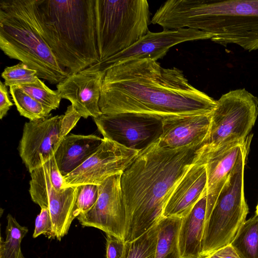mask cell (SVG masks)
Segmentation results:
<instances>
[{
  "label": "cell",
  "mask_w": 258,
  "mask_h": 258,
  "mask_svg": "<svg viewBox=\"0 0 258 258\" xmlns=\"http://www.w3.org/2000/svg\"><path fill=\"white\" fill-rule=\"evenodd\" d=\"M216 101L192 86L183 72L150 59L130 60L105 72L100 109L103 114H141L161 119L211 113Z\"/></svg>",
  "instance_id": "obj_1"
},
{
  "label": "cell",
  "mask_w": 258,
  "mask_h": 258,
  "mask_svg": "<svg viewBox=\"0 0 258 258\" xmlns=\"http://www.w3.org/2000/svg\"><path fill=\"white\" fill-rule=\"evenodd\" d=\"M202 144L171 149L157 140L141 150L122 173L125 206V242L132 241L157 225L174 189L199 157Z\"/></svg>",
  "instance_id": "obj_2"
},
{
  "label": "cell",
  "mask_w": 258,
  "mask_h": 258,
  "mask_svg": "<svg viewBox=\"0 0 258 258\" xmlns=\"http://www.w3.org/2000/svg\"><path fill=\"white\" fill-rule=\"evenodd\" d=\"M153 21L164 30L194 29L224 46L258 49V0H168Z\"/></svg>",
  "instance_id": "obj_3"
},
{
  "label": "cell",
  "mask_w": 258,
  "mask_h": 258,
  "mask_svg": "<svg viewBox=\"0 0 258 258\" xmlns=\"http://www.w3.org/2000/svg\"><path fill=\"white\" fill-rule=\"evenodd\" d=\"M94 5L95 0H36L43 38L70 74L100 62Z\"/></svg>",
  "instance_id": "obj_4"
},
{
  "label": "cell",
  "mask_w": 258,
  "mask_h": 258,
  "mask_svg": "<svg viewBox=\"0 0 258 258\" xmlns=\"http://www.w3.org/2000/svg\"><path fill=\"white\" fill-rule=\"evenodd\" d=\"M36 5V0L0 1V48L36 70L39 78L57 85L70 74L43 38Z\"/></svg>",
  "instance_id": "obj_5"
},
{
  "label": "cell",
  "mask_w": 258,
  "mask_h": 258,
  "mask_svg": "<svg viewBox=\"0 0 258 258\" xmlns=\"http://www.w3.org/2000/svg\"><path fill=\"white\" fill-rule=\"evenodd\" d=\"M94 10L100 61L127 48L149 31L146 0H95Z\"/></svg>",
  "instance_id": "obj_6"
},
{
  "label": "cell",
  "mask_w": 258,
  "mask_h": 258,
  "mask_svg": "<svg viewBox=\"0 0 258 258\" xmlns=\"http://www.w3.org/2000/svg\"><path fill=\"white\" fill-rule=\"evenodd\" d=\"M245 164L233 167L212 208L206 212L202 257L230 245L246 221L248 207L244 194Z\"/></svg>",
  "instance_id": "obj_7"
},
{
  "label": "cell",
  "mask_w": 258,
  "mask_h": 258,
  "mask_svg": "<svg viewBox=\"0 0 258 258\" xmlns=\"http://www.w3.org/2000/svg\"><path fill=\"white\" fill-rule=\"evenodd\" d=\"M258 115V99L245 89L230 91L216 101L208 135L199 157L218 149L244 143Z\"/></svg>",
  "instance_id": "obj_8"
},
{
  "label": "cell",
  "mask_w": 258,
  "mask_h": 258,
  "mask_svg": "<svg viewBox=\"0 0 258 258\" xmlns=\"http://www.w3.org/2000/svg\"><path fill=\"white\" fill-rule=\"evenodd\" d=\"M81 117L71 105L63 115L29 120L25 123L19 152L29 172L54 156L62 141Z\"/></svg>",
  "instance_id": "obj_9"
},
{
  "label": "cell",
  "mask_w": 258,
  "mask_h": 258,
  "mask_svg": "<svg viewBox=\"0 0 258 258\" xmlns=\"http://www.w3.org/2000/svg\"><path fill=\"white\" fill-rule=\"evenodd\" d=\"M103 138L127 148L141 151L162 132V119L141 114H102L93 118Z\"/></svg>",
  "instance_id": "obj_10"
},
{
  "label": "cell",
  "mask_w": 258,
  "mask_h": 258,
  "mask_svg": "<svg viewBox=\"0 0 258 258\" xmlns=\"http://www.w3.org/2000/svg\"><path fill=\"white\" fill-rule=\"evenodd\" d=\"M140 151L104 139L95 153L63 177L64 187L87 184L99 185L112 175L122 174Z\"/></svg>",
  "instance_id": "obj_11"
},
{
  "label": "cell",
  "mask_w": 258,
  "mask_h": 258,
  "mask_svg": "<svg viewBox=\"0 0 258 258\" xmlns=\"http://www.w3.org/2000/svg\"><path fill=\"white\" fill-rule=\"evenodd\" d=\"M121 174L112 175L98 185L95 205L77 218L83 227L99 229L125 241L127 218L120 184Z\"/></svg>",
  "instance_id": "obj_12"
},
{
  "label": "cell",
  "mask_w": 258,
  "mask_h": 258,
  "mask_svg": "<svg viewBox=\"0 0 258 258\" xmlns=\"http://www.w3.org/2000/svg\"><path fill=\"white\" fill-rule=\"evenodd\" d=\"M205 39H209L206 33L191 29L163 30L159 32L149 31L127 48L94 66L105 72L115 66L130 60L150 59L157 61L163 57L174 45L186 41Z\"/></svg>",
  "instance_id": "obj_13"
},
{
  "label": "cell",
  "mask_w": 258,
  "mask_h": 258,
  "mask_svg": "<svg viewBox=\"0 0 258 258\" xmlns=\"http://www.w3.org/2000/svg\"><path fill=\"white\" fill-rule=\"evenodd\" d=\"M105 72L93 65L70 74L56 85L62 99L69 100L83 118H97L102 114L99 106Z\"/></svg>",
  "instance_id": "obj_14"
},
{
  "label": "cell",
  "mask_w": 258,
  "mask_h": 258,
  "mask_svg": "<svg viewBox=\"0 0 258 258\" xmlns=\"http://www.w3.org/2000/svg\"><path fill=\"white\" fill-rule=\"evenodd\" d=\"M211 113L191 114L162 120V132L157 139L161 147L180 148L192 144H202L207 138Z\"/></svg>",
  "instance_id": "obj_15"
},
{
  "label": "cell",
  "mask_w": 258,
  "mask_h": 258,
  "mask_svg": "<svg viewBox=\"0 0 258 258\" xmlns=\"http://www.w3.org/2000/svg\"><path fill=\"white\" fill-rule=\"evenodd\" d=\"M207 183L206 165L198 159L171 194L164 208L163 217H185L207 194Z\"/></svg>",
  "instance_id": "obj_16"
},
{
  "label": "cell",
  "mask_w": 258,
  "mask_h": 258,
  "mask_svg": "<svg viewBox=\"0 0 258 258\" xmlns=\"http://www.w3.org/2000/svg\"><path fill=\"white\" fill-rule=\"evenodd\" d=\"M250 140L248 139L244 143L221 148L199 157L205 164L207 170L206 212L214 206L240 154Z\"/></svg>",
  "instance_id": "obj_17"
},
{
  "label": "cell",
  "mask_w": 258,
  "mask_h": 258,
  "mask_svg": "<svg viewBox=\"0 0 258 258\" xmlns=\"http://www.w3.org/2000/svg\"><path fill=\"white\" fill-rule=\"evenodd\" d=\"M103 140L94 135L68 134L54 154L62 176L71 173L86 161L95 152Z\"/></svg>",
  "instance_id": "obj_18"
},
{
  "label": "cell",
  "mask_w": 258,
  "mask_h": 258,
  "mask_svg": "<svg viewBox=\"0 0 258 258\" xmlns=\"http://www.w3.org/2000/svg\"><path fill=\"white\" fill-rule=\"evenodd\" d=\"M207 207V194L182 221L179 233L181 258H203L202 241Z\"/></svg>",
  "instance_id": "obj_19"
},
{
  "label": "cell",
  "mask_w": 258,
  "mask_h": 258,
  "mask_svg": "<svg viewBox=\"0 0 258 258\" xmlns=\"http://www.w3.org/2000/svg\"><path fill=\"white\" fill-rule=\"evenodd\" d=\"M30 173L29 193L32 200L41 208H48L49 197L54 190L64 187L63 177L53 156Z\"/></svg>",
  "instance_id": "obj_20"
},
{
  "label": "cell",
  "mask_w": 258,
  "mask_h": 258,
  "mask_svg": "<svg viewBox=\"0 0 258 258\" xmlns=\"http://www.w3.org/2000/svg\"><path fill=\"white\" fill-rule=\"evenodd\" d=\"M78 187L69 186L59 190H54L48 200L53 230L55 237L58 240L67 234L73 216Z\"/></svg>",
  "instance_id": "obj_21"
},
{
  "label": "cell",
  "mask_w": 258,
  "mask_h": 258,
  "mask_svg": "<svg viewBox=\"0 0 258 258\" xmlns=\"http://www.w3.org/2000/svg\"><path fill=\"white\" fill-rule=\"evenodd\" d=\"M182 218L163 217L158 223L155 258H181L179 233Z\"/></svg>",
  "instance_id": "obj_22"
},
{
  "label": "cell",
  "mask_w": 258,
  "mask_h": 258,
  "mask_svg": "<svg viewBox=\"0 0 258 258\" xmlns=\"http://www.w3.org/2000/svg\"><path fill=\"white\" fill-rule=\"evenodd\" d=\"M230 245L240 258H258V216L246 220Z\"/></svg>",
  "instance_id": "obj_23"
},
{
  "label": "cell",
  "mask_w": 258,
  "mask_h": 258,
  "mask_svg": "<svg viewBox=\"0 0 258 258\" xmlns=\"http://www.w3.org/2000/svg\"><path fill=\"white\" fill-rule=\"evenodd\" d=\"M6 237H1L0 258H25L21 250V242L28 232L27 227L21 226L11 214L7 217Z\"/></svg>",
  "instance_id": "obj_24"
},
{
  "label": "cell",
  "mask_w": 258,
  "mask_h": 258,
  "mask_svg": "<svg viewBox=\"0 0 258 258\" xmlns=\"http://www.w3.org/2000/svg\"><path fill=\"white\" fill-rule=\"evenodd\" d=\"M10 93L20 114L35 120L47 117L50 113L44 106L17 86L10 87Z\"/></svg>",
  "instance_id": "obj_25"
},
{
  "label": "cell",
  "mask_w": 258,
  "mask_h": 258,
  "mask_svg": "<svg viewBox=\"0 0 258 258\" xmlns=\"http://www.w3.org/2000/svg\"><path fill=\"white\" fill-rule=\"evenodd\" d=\"M158 224L137 239L125 242L123 258H155Z\"/></svg>",
  "instance_id": "obj_26"
},
{
  "label": "cell",
  "mask_w": 258,
  "mask_h": 258,
  "mask_svg": "<svg viewBox=\"0 0 258 258\" xmlns=\"http://www.w3.org/2000/svg\"><path fill=\"white\" fill-rule=\"evenodd\" d=\"M17 86L41 103L49 113L59 106L62 98L58 91L50 89L40 78L35 83Z\"/></svg>",
  "instance_id": "obj_27"
},
{
  "label": "cell",
  "mask_w": 258,
  "mask_h": 258,
  "mask_svg": "<svg viewBox=\"0 0 258 258\" xmlns=\"http://www.w3.org/2000/svg\"><path fill=\"white\" fill-rule=\"evenodd\" d=\"M1 76L5 80V85L9 87L34 83L39 78L36 70L22 62L6 67Z\"/></svg>",
  "instance_id": "obj_28"
},
{
  "label": "cell",
  "mask_w": 258,
  "mask_h": 258,
  "mask_svg": "<svg viewBox=\"0 0 258 258\" xmlns=\"http://www.w3.org/2000/svg\"><path fill=\"white\" fill-rule=\"evenodd\" d=\"M78 187L73 212L74 218L89 211L95 205L98 198V185L87 184L80 185Z\"/></svg>",
  "instance_id": "obj_29"
},
{
  "label": "cell",
  "mask_w": 258,
  "mask_h": 258,
  "mask_svg": "<svg viewBox=\"0 0 258 258\" xmlns=\"http://www.w3.org/2000/svg\"><path fill=\"white\" fill-rule=\"evenodd\" d=\"M41 234L45 235L48 238L55 237L48 208H41L40 212L35 219L33 237L36 238Z\"/></svg>",
  "instance_id": "obj_30"
},
{
  "label": "cell",
  "mask_w": 258,
  "mask_h": 258,
  "mask_svg": "<svg viewBox=\"0 0 258 258\" xmlns=\"http://www.w3.org/2000/svg\"><path fill=\"white\" fill-rule=\"evenodd\" d=\"M125 241L106 234V258H123Z\"/></svg>",
  "instance_id": "obj_31"
},
{
  "label": "cell",
  "mask_w": 258,
  "mask_h": 258,
  "mask_svg": "<svg viewBox=\"0 0 258 258\" xmlns=\"http://www.w3.org/2000/svg\"><path fill=\"white\" fill-rule=\"evenodd\" d=\"M13 105L4 83L0 82V118L2 119Z\"/></svg>",
  "instance_id": "obj_32"
},
{
  "label": "cell",
  "mask_w": 258,
  "mask_h": 258,
  "mask_svg": "<svg viewBox=\"0 0 258 258\" xmlns=\"http://www.w3.org/2000/svg\"><path fill=\"white\" fill-rule=\"evenodd\" d=\"M207 258H240V257L230 244L214 252Z\"/></svg>",
  "instance_id": "obj_33"
},
{
  "label": "cell",
  "mask_w": 258,
  "mask_h": 258,
  "mask_svg": "<svg viewBox=\"0 0 258 258\" xmlns=\"http://www.w3.org/2000/svg\"><path fill=\"white\" fill-rule=\"evenodd\" d=\"M256 215H257L258 216V204L256 206Z\"/></svg>",
  "instance_id": "obj_34"
}]
</instances>
